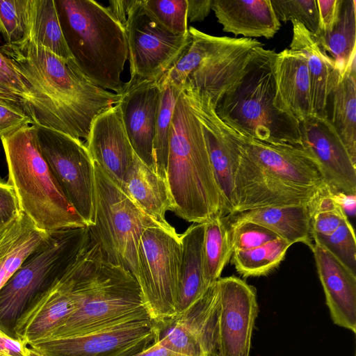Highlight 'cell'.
<instances>
[{"instance_id":"1","label":"cell","mask_w":356,"mask_h":356,"mask_svg":"<svg viewBox=\"0 0 356 356\" xmlns=\"http://www.w3.org/2000/svg\"><path fill=\"white\" fill-rule=\"evenodd\" d=\"M0 48L29 90L22 108L34 124L87 139L94 119L120 99L89 81L73 58H62L28 40Z\"/></svg>"},{"instance_id":"2","label":"cell","mask_w":356,"mask_h":356,"mask_svg":"<svg viewBox=\"0 0 356 356\" xmlns=\"http://www.w3.org/2000/svg\"><path fill=\"white\" fill-rule=\"evenodd\" d=\"M77 307L48 339L79 336L152 319L134 276L104 256L90 234L72 268Z\"/></svg>"},{"instance_id":"3","label":"cell","mask_w":356,"mask_h":356,"mask_svg":"<svg viewBox=\"0 0 356 356\" xmlns=\"http://www.w3.org/2000/svg\"><path fill=\"white\" fill-rule=\"evenodd\" d=\"M170 211L193 223L226 213L201 124L182 89L172 118L165 173Z\"/></svg>"},{"instance_id":"4","label":"cell","mask_w":356,"mask_h":356,"mask_svg":"<svg viewBox=\"0 0 356 356\" xmlns=\"http://www.w3.org/2000/svg\"><path fill=\"white\" fill-rule=\"evenodd\" d=\"M276 56L273 50L257 47L215 111L227 126L245 138L273 145L301 146L300 122L275 104Z\"/></svg>"},{"instance_id":"5","label":"cell","mask_w":356,"mask_h":356,"mask_svg":"<svg viewBox=\"0 0 356 356\" xmlns=\"http://www.w3.org/2000/svg\"><path fill=\"white\" fill-rule=\"evenodd\" d=\"M55 2L67 45L81 72L95 85L118 93L129 56L124 28L95 1Z\"/></svg>"},{"instance_id":"6","label":"cell","mask_w":356,"mask_h":356,"mask_svg":"<svg viewBox=\"0 0 356 356\" xmlns=\"http://www.w3.org/2000/svg\"><path fill=\"white\" fill-rule=\"evenodd\" d=\"M20 209L40 229L52 232L86 224L65 197L42 156L35 124L0 138Z\"/></svg>"},{"instance_id":"7","label":"cell","mask_w":356,"mask_h":356,"mask_svg":"<svg viewBox=\"0 0 356 356\" xmlns=\"http://www.w3.org/2000/svg\"><path fill=\"white\" fill-rule=\"evenodd\" d=\"M88 237V227L49 233L0 289L1 331L17 339L15 330L19 319L68 271Z\"/></svg>"},{"instance_id":"8","label":"cell","mask_w":356,"mask_h":356,"mask_svg":"<svg viewBox=\"0 0 356 356\" xmlns=\"http://www.w3.org/2000/svg\"><path fill=\"white\" fill-rule=\"evenodd\" d=\"M95 223L90 234L106 258L128 270L137 280L138 247L144 231L153 227L171 229L147 215L94 161Z\"/></svg>"},{"instance_id":"9","label":"cell","mask_w":356,"mask_h":356,"mask_svg":"<svg viewBox=\"0 0 356 356\" xmlns=\"http://www.w3.org/2000/svg\"><path fill=\"white\" fill-rule=\"evenodd\" d=\"M181 256L180 234L174 227H149L142 234L136 280L153 321L175 316Z\"/></svg>"},{"instance_id":"10","label":"cell","mask_w":356,"mask_h":356,"mask_svg":"<svg viewBox=\"0 0 356 356\" xmlns=\"http://www.w3.org/2000/svg\"><path fill=\"white\" fill-rule=\"evenodd\" d=\"M130 65L129 85L159 79L171 69L191 42L188 33H172L134 0L124 27Z\"/></svg>"},{"instance_id":"11","label":"cell","mask_w":356,"mask_h":356,"mask_svg":"<svg viewBox=\"0 0 356 356\" xmlns=\"http://www.w3.org/2000/svg\"><path fill=\"white\" fill-rule=\"evenodd\" d=\"M35 126L40 151L61 191L87 227L93 225L94 161L86 145L65 133Z\"/></svg>"},{"instance_id":"12","label":"cell","mask_w":356,"mask_h":356,"mask_svg":"<svg viewBox=\"0 0 356 356\" xmlns=\"http://www.w3.org/2000/svg\"><path fill=\"white\" fill-rule=\"evenodd\" d=\"M214 330L218 356H249L257 316L256 289L236 276L217 280Z\"/></svg>"},{"instance_id":"13","label":"cell","mask_w":356,"mask_h":356,"mask_svg":"<svg viewBox=\"0 0 356 356\" xmlns=\"http://www.w3.org/2000/svg\"><path fill=\"white\" fill-rule=\"evenodd\" d=\"M154 339L152 319L131 321L92 333L29 343L45 356H133Z\"/></svg>"},{"instance_id":"14","label":"cell","mask_w":356,"mask_h":356,"mask_svg":"<svg viewBox=\"0 0 356 356\" xmlns=\"http://www.w3.org/2000/svg\"><path fill=\"white\" fill-rule=\"evenodd\" d=\"M240 138L241 152L229 216L261 208L308 204L321 188L296 186L270 173L246 154Z\"/></svg>"},{"instance_id":"15","label":"cell","mask_w":356,"mask_h":356,"mask_svg":"<svg viewBox=\"0 0 356 356\" xmlns=\"http://www.w3.org/2000/svg\"><path fill=\"white\" fill-rule=\"evenodd\" d=\"M301 147L313 159L334 192L356 195L355 163L329 118L312 113L300 122Z\"/></svg>"},{"instance_id":"16","label":"cell","mask_w":356,"mask_h":356,"mask_svg":"<svg viewBox=\"0 0 356 356\" xmlns=\"http://www.w3.org/2000/svg\"><path fill=\"white\" fill-rule=\"evenodd\" d=\"M260 46L263 44L255 39L218 37L184 86L208 95L216 106L239 79L253 51Z\"/></svg>"},{"instance_id":"17","label":"cell","mask_w":356,"mask_h":356,"mask_svg":"<svg viewBox=\"0 0 356 356\" xmlns=\"http://www.w3.org/2000/svg\"><path fill=\"white\" fill-rule=\"evenodd\" d=\"M118 102L124 126L136 156L155 172L154 138L161 90L155 81L123 83Z\"/></svg>"},{"instance_id":"18","label":"cell","mask_w":356,"mask_h":356,"mask_svg":"<svg viewBox=\"0 0 356 356\" xmlns=\"http://www.w3.org/2000/svg\"><path fill=\"white\" fill-rule=\"evenodd\" d=\"M229 227L231 261L244 277L268 274L283 261L291 245L273 231L254 223Z\"/></svg>"},{"instance_id":"19","label":"cell","mask_w":356,"mask_h":356,"mask_svg":"<svg viewBox=\"0 0 356 356\" xmlns=\"http://www.w3.org/2000/svg\"><path fill=\"white\" fill-rule=\"evenodd\" d=\"M73 265L19 319L15 330L18 339L28 345L49 338L76 310L77 300L72 291Z\"/></svg>"},{"instance_id":"20","label":"cell","mask_w":356,"mask_h":356,"mask_svg":"<svg viewBox=\"0 0 356 356\" xmlns=\"http://www.w3.org/2000/svg\"><path fill=\"white\" fill-rule=\"evenodd\" d=\"M86 140L93 161L121 186L134 152L118 104L94 119Z\"/></svg>"},{"instance_id":"21","label":"cell","mask_w":356,"mask_h":356,"mask_svg":"<svg viewBox=\"0 0 356 356\" xmlns=\"http://www.w3.org/2000/svg\"><path fill=\"white\" fill-rule=\"evenodd\" d=\"M240 136L246 154L277 177L302 187L326 185L316 163L301 146L273 145Z\"/></svg>"},{"instance_id":"22","label":"cell","mask_w":356,"mask_h":356,"mask_svg":"<svg viewBox=\"0 0 356 356\" xmlns=\"http://www.w3.org/2000/svg\"><path fill=\"white\" fill-rule=\"evenodd\" d=\"M311 250L332 321L355 333L356 275L323 246Z\"/></svg>"},{"instance_id":"23","label":"cell","mask_w":356,"mask_h":356,"mask_svg":"<svg viewBox=\"0 0 356 356\" xmlns=\"http://www.w3.org/2000/svg\"><path fill=\"white\" fill-rule=\"evenodd\" d=\"M293 37L290 49L301 53L308 70L314 114L328 118L327 106L331 93L341 79L334 61L316 36L301 24L291 20Z\"/></svg>"},{"instance_id":"24","label":"cell","mask_w":356,"mask_h":356,"mask_svg":"<svg viewBox=\"0 0 356 356\" xmlns=\"http://www.w3.org/2000/svg\"><path fill=\"white\" fill-rule=\"evenodd\" d=\"M275 106L301 122L313 113L310 82L306 60L296 51L285 49L277 54Z\"/></svg>"},{"instance_id":"25","label":"cell","mask_w":356,"mask_h":356,"mask_svg":"<svg viewBox=\"0 0 356 356\" xmlns=\"http://www.w3.org/2000/svg\"><path fill=\"white\" fill-rule=\"evenodd\" d=\"M211 10L222 30L236 36L270 39L280 28L270 0H213Z\"/></svg>"},{"instance_id":"26","label":"cell","mask_w":356,"mask_h":356,"mask_svg":"<svg viewBox=\"0 0 356 356\" xmlns=\"http://www.w3.org/2000/svg\"><path fill=\"white\" fill-rule=\"evenodd\" d=\"M229 226L252 222L263 226L291 245H313L307 204L275 207L248 210L225 217Z\"/></svg>"},{"instance_id":"27","label":"cell","mask_w":356,"mask_h":356,"mask_svg":"<svg viewBox=\"0 0 356 356\" xmlns=\"http://www.w3.org/2000/svg\"><path fill=\"white\" fill-rule=\"evenodd\" d=\"M120 187L150 217L170 225L165 213L171 201L166 180L147 167L134 153Z\"/></svg>"},{"instance_id":"28","label":"cell","mask_w":356,"mask_h":356,"mask_svg":"<svg viewBox=\"0 0 356 356\" xmlns=\"http://www.w3.org/2000/svg\"><path fill=\"white\" fill-rule=\"evenodd\" d=\"M49 236L23 212L0 229V289Z\"/></svg>"},{"instance_id":"29","label":"cell","mask_w":356,"mask_h":356,"mask_svg":"<svg viewBox=\"0 0 356 356\" xmlns=\"http://www.w3.org/2000/svg\"><path fill=\"white\" fill-rule=\"evenodd\" d=\"M204 232V222L193 223L180 234L182 256L175 316L188 309L208 289L203 275Z\"/></svg>"},{"instance_id":"30","label":"cell","mask_w":356,"mask_h":356,"mask_svg":"<svg viewBox=\"0 0 356 356\" xmlns=\"http://www.w3.org/2000/svg\"><path fill=\"white\" fill-rule=\"evenodd\" d=\"M356 1L342 0L337 18L331 30L316 36L334 61L341 78L356 60Z\"/></svg>"},{"instance_id":"31","label":"cell","mask_w":356,"mask_h":356,"mask_svg":"<svg viewBox=\"0 0 356 356\" xmlns=\"http://www.w3.org/2000/svg\"><path fill=\"white\" fill-rule=\"evenodd\" d=\"M25 40L62 58H73L61 29L55 0H30Z\"/></svg>"},{"instance_id":"32","label":"cell","mask_w":356,"mask_h":356,"mask_svg":"<svg viewBox=\"0 0 356 356\" xmlns=\"http://www.w3.org/2000/svg\"><path fill=\"white\" fill-rule=\"evenodd\" d=\"M330 99L332 111L329 120L356 163V65L346 72Z\"/></svg>"},{"instance_id":"33","label":"cell","mask_w":356,"mask_h":356,"mask_svg":"<svg viewBox=\"0 0 356 356\" xmlns=\"http://www.w3.org/2000/svg\"><path fill=\"white\" fill-rule=\"evenodd\" d=\"M204 224L203 275L209 288L220 277L222 270L231 259L232 252L229 227L225 217L217 215Z\"/></svg>"},{"instance_id":"34","label":"cell","mask_w":356,"mask_h":356,"mask_svg":"<svg viewBox=\"0 0 356 356\" xmlns=\"http://www.w3.org/2000/svg\"><path fill=\"white\" fill-rule=\"evenodd\" d=\"M154 342L184 356L208 355L198 335L178 317L154 321Z\"/></svg>"},{"instance_id":"35","label":"cell","mask_w":356,"mask_h":356,"mask_svg":"<svg viewBox=\"0 0 356 356\" xmlns=\"http://www.w3.org/2000/svg\"><path fill=\"white\" fill-rule=\"evenodd\" d=\"M159 88L161 95L155 126L154 155L155 172L166 180L170 124L177 99L183 88L170 84Z\"/></svg>"},{"instance_id":"36","label":"cell","mask_w":356,"mask_h":356,"mask_svg":"<svg viewBox=\"0 0 356 356\" xmlns=\"http://www.w3.org/2000/svg\"><path fill=\"white\" fill-rule=\"evenodd\" d=\"M191 42L180 58L158 81L159 86L170 84L182 89L191 73L211 49L218 37L204 33L193 26L188 29Z\"/></svg>"},{"instance_id":"37","label":"cell","mask_w":356,"mask_h":356,"mask_svg":"<svg viewBox=\"0 0 356 356\" xmlns=\"http://www.w3.org/2000/svg\"><path fill=\"white\" fill-rule=\"evenodd\" d=\"M312 239L337 258L356 275V239L348 218L330 235L312 234Z\"/></svg>"},{"instance_id":"38","label":"cell","mask_w":356,"mask_h":356,"mask_svg":"<svg viewBox=\"0 0 356 356\" xmlns=\"http://www.w3.org/2000/svg\"><path fill=\"white\" fill-rule=\"evenodd\" d=\"M30 0H0V32L6 43L26 39Z\"/></svg>"},{"instance_id":"39","label":"cell","mask_w":356,"mask_h":356,"mask_svg":"<svg viewBox=\"0 0 356 356\" xmlns=\"http://www.w3.org/2000/svg\"><path fill=\"white\" fill-rule=\"evenodd\" d=\"M147 10L163 26L176 34L188 33L187 0H142Z\"/></svg>"},{"instance_id":"40","label":"cell","mask_w":356,"mask_h":356,"mask_svg":"<svg viewBox=\"0 0 356 356\" xmlns=\"http://www.w3.org/2000/svg\"><path fill=\"white\" fill-rule=\"evenodd\" d=\"M279 21L295 20L307 30L317 35L319 33V16L316 0H270Z\"/></svg>"},{"instance_id":"41","label":"cell","mask_w":356,"mask_h":356,"mask_svg":"<svg viewBox=\"0 0 356 356\" xmlns=\"http://www.w3.org/2000/svg\"><path fill=\"white\" fill-rule=\"evenodd\" d=\"M33 122L18 104L0 100V138Z\"/></svg>"},{"instance_id":"42","label":"cell","mask_w":356,"mask_h":356,"mask_svg":"<svg viewBox=\"0 0 356 356\" xmlns=\"http://www.w3.org/2000/svg\"><path fill=\"white\" fill-rule=\"evenodd\" d=\"M346 218H348L347 213L342 207L316 213L310 216L312 234L330 235Z\"/></svg>"},{"instance_id":"43","label":"cell","mask_w":356,"mask_h":356,"mask_svg":"<svg viewBox=\"0 0 356 356\" xmlns=\"http://www.w3.org/2000/svg\"><path fill=\"white\" fill-rule=\"evenodd\" d=\"M22 212L13 188L0 181V229L10 223Z\"/></svg>"},{"instance_id":"44","label":"cell","mask_w":356,"mask_h":356,"mask_svg":"<svg viewBox=\"0 0 356 356\" xmlns=\"http://www.w3.org/2000/svg\"><path fill=\"white\" fill-rule=\"evenodd\" d=\"M341 1L316 0L319 16V33L318 35L331 30L337 18Z\"/></svg>"},{"instance_id":"45","label":"cell","mask_w":356,"mask_h":356,"mask_svg":"<svg viewBox=\"0 0 356 356\" xmlns=\"http://www.w3.org/2000/svg\"><path fill=\"white\" fill-rule=\"evenodd\" d=\"M0 72L7 77L22 93L24 101L21 107L29 99L30 92L20 74L11 60L3 53L0 48Z\"/></svg>"},{"instance_id":"46","label":"cell","mask_w":356,"mask_h":356,"mask_svg":"<svg viewBox=\"0 0 356 356\" xmlns=\"http://www.w3.org/2000/svg\"><path fill=\"white\" fill-rule=\"evenodd\" d=\"M26 346L24 341L14 339L0 330V356H26Z\"/></svg>"},{"instance_id":"47","label":"cell","mask_w":356,"mask_h":356,"mask_svg":"<svg viewBox=\"0 0 356 356\" xmlns=\"http://www.w3.org/2000/svg\"><path fill=\"white\" fill-rule=\"evenodd\" d=\"M213 0H187V17L191 22L203 21L211 10Z\"/></svg>"},{"instance_id":"48","label":"cell","mask_w":356,"mask_h":356,"mask_svg":"<svg viewBox=\"0 0 356 356\" xmlns=\"http://www.w3.org/2000/svg\"><path fill=\"white\" fill-rule=\"evenodd\" d=\"M134 0H111L106 7L111 15L124 28L128 13Z\"/></svg>"},{"instance_id":"49","label":"cell","mask_w":356,"mask_h":356,"mask_svg":"<svg viewBox=\"0 0 356 356\" xmlns=\"http://www.w3.org/2000/svg\"><path fill=\"white\" fill-rule=\"evenodd\" d=\"M133 356H181V355L172 353L165 349L158 343L154 342L144 350Z\"/></svg>"},{"instance_id":"50","label":"cell","mask_w":356,"mask_h":356,"mask_svg":"<svg viewBox=\"0 0 356 356\" xmlns=\"http://www.w3.org/2000/svg\"><path fill=\"white\" fill-rule=\"evenodd\" d=\"M334 195L335 199L346 213L348 211L353 214L355 213L356 195H346L341 193H334Z\"/></svg>"},{"instance_id":"51","label":"cell","mask_w":356,"mask_h":356,"mask_svg":"<svg viewBox=\"0 0 356 356\" xmlns=\"http://www.w3.org/2000/svg\"><path fill=\"white\" fill-rule=\"evenodd\" d=\"M0 90L19 98L21 101V105L24 101V97L17 87L1 72H0Z\"/></svg>"},{"instance_id":"52","label":"cell","mask_w":356,"mask_h":356,"mask_svg":"<svg viewBox=\"0 0 356 356\" xmlns=\"http://www.w3.org/2000/svg\"><path fill=\"white\" fill-rule=\"evenodd\" d=\"M0 100H5L13 102L21 106V101L19 98L7 94L1 90H0Z\"/></svg>"},{"instance_id":"53","label":"cell","mask_w":356,"mask_h":356,"mask_svg":"<svg viewBox=\"0 0 356 356\" xmlns=\"http://www.w3.org/2000/svg\"><path fill=\"white\" fill-rule=\"evenodd\" d=\"M25 353H26V356H45L42 353H41L40 351L37 350L36 349H35L31 346L26 347Z\"/></svg>"}]
</instances>
